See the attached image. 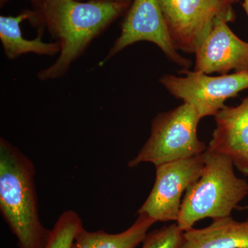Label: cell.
Returning <instances> with one entry per match:
<instances>
[{
	"label": "cell",
	"instance_id": "cell-3",
	"mask_svg": "<svg viewBox=\"0 0 248 248\" xmlns=\"http://www.w3.org/2000/svg\"><path fill=\"white\" fill-rule=\"evenodd\" d=\"M203 155V170L184 194L176 222L184 232L205 218L231 216L248 195V183L236 177L231 158L208 150Z\"/></svg>",
	"mask_w": 248,
	"mask_h": 248
},
{
	"label": "cell",
	"instance_id": "cell-7",
	"mask_svg": "<svg viewBox=\"0 0 248 248\" xmlns=\"http://www.w3.org/2000/svg\"><path fill=\"white\" fill-rule=\"evenodd\" d=\"M203 154L155 166L154 186L138 214L156 222H177L184 194L203 170Z\"/></svg>",
	"mask_w": 248,
	"mask_h": 248
},
{
	"label": "cell",
	"instance_id": "cell-9",
	"mask_svg": "<svg viewBox=\"0 0 248 248\" xmlns=\"http://www.w3.org/2000/svg\"><path fill=\"white\" fill-rule=\"evenodd\" d=\"M225 19H218L195 51V71L226 75L248 73V42L235 35Z\"/></svg>",
	"mask_w": 248,
	"mask_h": 248
},
{
	"label": "cell",
	"instance_id": "cell-11",
	"mask_svg": "<svg viewBox=\"0 0 248 248\" xmlns=\"http://www.w3.org/2000/svg\"><path fill=\"white\" fill-rule=\"evenodd\" d=\"M179 248H248V218L238 221L229 216L205 228H191L184 232Z\"/></svg>",
	"mask_w": 248,
	"mask_h": 248
},
{
	"label": "cell",
	"instance_id": "cell-17",
	"mask_svg": "<svg viewBox=\"0 0 248 248\" xmlns=\"http://www.w3.org/2000/svg\"><path fill=\"white\" fill-rule=\"evenodd\" d=\"M243 7L244 8L245 11H246V14H247L248 16V0H244Z\"/></svg>",
	"mask_w": 248,
	"mask_h": 248
},
{
	"label": "cell",
	"instance_id": "cell-18",
	"mask_svg": "<svg viewBox=\"0 0 248 248\" xmlns=\"http://www.w3.org/2000/svg\"><path fill=\"white\" fill-rule=\"evenodd\" d=\"M80 1V0H79ZM116 1H118V2L121 3H125V4H130V1L131 0H115Z\"/></svg>",
	"mask_w": 248,
	"mask_h": 248
},
{
	"label": "cell",
	"instance_id": "cell-1",
	"mask_svg": "<svg viewBox=\"0 0 248 248\" xmlns=\"http://www.w3.org/2000/svg\"><path fill=\"white\" fill-rule=\"evenodd\" d=\"M33 6L35 16L29 22L31 25L43 30L46 27L61 46L58 60L37 73L39 79L46 81L64 76L72 63L129 4L115 0H40Z\"/></svg>",
	"mask_w": 248,
	"mask_h": 248
},
{
	"label": "cell",
	"instance_id": "cell-13",
	"mask_svg": "<svg viewBox=\"0 0 248 248\" xmlns=\"http://www.w3.org/2000/svg\"><path fill=\"white\" fill-rule=\"evenodd\" d=\"M136 221L126 231L109 234L104 231L90 232L83 228L72 248H136L144 240L156 221L146 214H138Z\"/></svg>",
	"mask_w": 248,
	"mask_h": 248
},
{
	"label": "cell",
	"instance_id": "cell-19",
	"mask_svg": "<svg viewBox=\"0 0 248 248\" xmlns=\"http://www.w3.org/2000/svg\"><path fill=\"white\" fill-rule=\"evenodd\" d=\"M236 210H248V205H246V206H238L236 208Z\"/></svg>",
	"mask_w": 248,
	"mask_h": 248
},
{
	"label": "cell",
	"instance_id": "cell-12",
	"mask_svg": "<svg viewBox=\"0 0 248 248\" xmlns=\"http://www.w3.org/2000/svg\"><path fill=\"white\" fill-rule=\"evenodd\" d=\"M34 14V11L24 10L17 16H0V40L5 55L9 60L30 53L53 57L61 51L58 42L46 43L42 41V29H39L38 35L33 40L23 37L21 23L24 20L29 22Z\"/></svg>",
	"mask_w": 248,
	"mask_h": 248
},
{
	"label": "cell",
	"instance_id": "cell-6",
	"mask_svg": "<svg viewBox=\"0 0 248 248\" xmlns=\"http://www.w3.org/2000/svg\"><path fill=\"white\" fill-rule=\"evenodd\" d=\"M184 77L165 75L159 82L172 96L195 108L201 118L215 115L226 107L225 102L248 89V73H234L221 76L184 69Z\"/></svg>",
	"mask_w": 248,
	"mask_h": 248
},
{
	"label": "cell",
	"instance_id": "cell-20",
	"mask_svg": "<svg viewBox=\"0 0 248 248\" xmlns=\"http://www.w3.org/2000/svg\"><path fill=\"white\" fill-rule=\"evenodd\" d=\"M226 1H228V2L231 3V4H232L235 2H237L239 0H226Z\"/></svg>",
	"mask_w": 248,
	"mask_h": 248
},
{
	"label": "cell",
	"instance_id": "cell-15",
	"mask_svg": "<svg viewBox=\"0 0 248 248\" xmlns=\"http://www.w3.org/2000/svg\"><path fill=\"white\" fill-rule=\"evenodd\" d=\"M184 231L177 223L161 227L147 234L141 248H179L184 240Z\"/></svg>",
	"mask_w": 248,
	"mask_h": 248
},
{
	"label": "cell",
	"instance_id": "cell-8",
	"mask_svg": "<svg viewBox=\"0 0 248 248\" xmlns=\"http://www.w3.org/2000/svg\"><path fill=\"white\" fill-rule=\"evenodd\" d=\"M141 41L157 46L170 61L184 69L192 65L190 60L179 55L174 48L159 1L134 0L122 24L120 35L99 66L129 46Z\"/></svg>",
	"mask_w": 248,
	"mask_h": 248
},
{
	"label": "cell",
	"instance_id": "cell-10",
	"mask_svg": "<svg viewBox=\"0 0 248 248\" xmlns=\"http://www.w3.org/2000/svg\"><path fill=\"white\" fill-rule=\"evenodd\" d=\"M215 119L216 128L207 150L226 155L248 177V97L237 107H225Z\"/></svg>",
	"mask_w": 248,
	"mask_h": 248
},
{
	"label": "cell",
	"instance_id": "cell-5",
	"mask_svg": "<svg viewBox=\"0 0 248 248\" xmlns=\"http://www.w3.org/2000/svg\"><path fill=\"white\" fill-rule=\"evenodd\" d=\"M177 50L195 53L218 19L233 22L236 16L226 0H158Z\"/></svg>",
	"mask_w": 248,
	"mask_h": 248
},
{
	"label": "cell",
	"instance_id": "cell-4",
	"mask_svg": "<svg viewBox=\"0 0 248 248\" xmlns=\"http://www.w3.org/2000/svg\"><path fill=\"white\" fill-rule=\"evenodd\" d=\"M202 120L195 108L184 102L160 112L151 122V135L138 155L128 163L135 168L143 163L158 165L203 154L208 146L197 135Z\"/></svg>",
	"mask_w": 248,
	"mask_h": 248
},
{
	"label": "cell",
	"instance_id": "cell-2",
	"mask_svg": "<svg viewBox=\"0 0 248 248\" xmlns=\"http://www.w3.org/2000/svg\"><path fill=\"white\" fill-rule=\"evenodd\" d=\"M35 172L28 156L0 139V212L19 248H45L51 232L39 215Z\"/></svg>",
	"mask_w": 248,
	"mask_h": 248
},
{
	"label": "cell",
	"instance_id": "cell-14",
	"mask_svg": "<svg viewBox=\"0 0 248 248\" xmlns=\"http://www.w3.org/2000/svg\"><path fill=\"white\" fill-rule=\"evenodd\" d=\"M83 228L79 215L74 210H66L55 222L45 248H72L76 236Z\"/></svg>",
	"mask_w": 248,
	"mask_h": 248
},
{
	"label": "cell",
	"instance_id": "cell-16",
	"mask_svg": "<svg viewBox=\"0 0 248 248\" xmlns=\"http://www.w3.org/2000/svg\"><path fill=\"white\" fill-rule=\"evenodd\" d=\"M9 1V0H0V4H1V6H2L3 5H4ZM30 1H32V4H34V3L37 2V1H40V0H30Z\"/></svg>",
	"mask_w": 248,
	"mask_h": 248
}]
</instances>
